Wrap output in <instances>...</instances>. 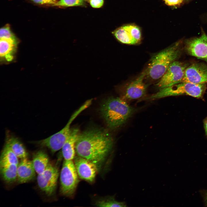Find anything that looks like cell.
<instances>
[{
  "label": "cell",
  "mask_w": 207,
  "mask_h": 207,
  "mask_svg": "<svg viewBox=\"0 0 207 207\" xmlns=\"http://www.w3.org/2000/svg\"><path fill=\"white\" fill-rule=\"evenodd\" d=\"M114 140L105 130L92 128L80 133L75 144L77 155L95 164L99 170L111 152Z\"/></svg>",
  "instance_id": "6da1fadb"
},
{
  "label": "cell",
  "mask_w": 207,
  "mask_h": 207,
  "mask_svg": "<svg viewBox=\"0 0 207 207\" xmlns=\"http://www.w3.org/2000/svg\"><path fill=\"white\" fill-rule=\"evenodd\" d=\"M100 111L108 126L115 129L126 122L133 112L134 109L124 99L111 97L104 101Z\"/></svg>",
  "instance_id": "7a4b0ae2"
},
{
  "label": "cell",
  "mask_w": 207,
  "mask_h": 207,
  "mask_svg": "<svg viewBox=\"0 0 207 207\" xmlns=\"http://www.w3.org/2000/svg\"><path fill=\"white\" fill-rule=\"evenodd\" d=\"M180 41L154 55L147 69V74L153 80L160 79L171 64L175 61L181 53Z\"/></svg>",
  "instance_id": "3957f363"
},
{
  "label": "cell",
  "mask_w": 207,
  "mask_h": 207,
  "mask_svg": "<svg viewBox=\"0 0 207 207\" xmlns=\"http://www.w3.org/2000/svg\"><path fill=\"white\" fill-rule=\"evenodd\" d=\"M206 89L205 84H195L181 82L170 87L163 88L145 99L154 100L164 97L187 95L200 98L202 96Z\"/></svg>",
  "instance_id": "277c9868"
},
{
  "label": "cell",
  "mask_w": 207,
  "mask_h": 207,
  "mask_svg": "<svg viewBox=\"0 0 207 207\" xmlns=\"http://www.w3.org/2000/svg\"><path fill=\"white\" fill-rule=\"evenodd\" d=\"M60 180L61 194L66 197H72L79 182L78 176L73 160H64Z\"/></svg>",
  "instance_id": "5b68a950"
},
{
  "label": "cell",
  "mask_w": 207,
  "mask_h": 207,
  "mask_svg": "<svg viewBox=\"0 0 207 207\" xmlns=\"http://www.w3.org/2000/svg\"><path fill=\"white\" fill-rule=\"evenodd\" d=\"M77 116L76 113H74L66 125L60 131L47 138L32 143L42 147L47 148L52 154L61 149L70 135L71 129V124Z\"/></svg>",
  "instance_id": "8992f818"
},
{
  "label": "cell",
  "mask_w": 207,
  "mask_h": 207,
  "mask_svg": "<svg viewBox=\"0 0 207 207\" xmlns=\"http://www.w3.org/2000/svg\"><path fill=\"white\" fill-rule=\"evenodd\" d=\"M59 175L57 166L49 163L46 168L38 174L37 181L40 189L48 196H51L55 193Z\"/></svg>",
  "instance_id": "52a82bcc"
},
{
  "label": "cell",
  "mask_w": 207,
  "mask_h": 207,
  "mask_svg": "<svg viewBox=\"0 0 207 207\" xmlns=\"http://www.w3.org/2000/svg\"><path fill=\"white\" fill-rule=\"evenodd\" d=\"M187 67L179 62L174 61L169 66L156 85L161 89L181 82Z\"/></svg>",
  "instance_id": "ba28073f"
},
{
  "label": "cell",
  "mask_w": 207,
  "mask_h": 207,
  "mask_svg": "<svg viewBox=\"0 0 207 207\" xmlns=\"http://www.w3.org/2000/svg\"><path fill=\"white\" fill-rule=\"evenodd\" d=\"M74 160L78 177L89 183L93 182L99 170L97 166L89 160L78 155Z\"/></svg>",
  "instance_id": "9c48e42d"
},
{
  "label": "cell",
  "mask_w": 207,
  "mask_h": 207,
  "mask_svg": "<svg viewBox=\"0 0 207 207\" xmlns=\"http://www.w3.org/2000/svg\"><path fill=\"white\" fill-rule=\"evenodd\" d=\"M185 48L189 55L207 62V35L204 32L199 37L187 40Z\"/></svg>",
  "instance_id": "30bf717a"
},
{
  "label": "cell",
  "mask_w": 207,
  "mask_h": 207,
  "mask_svg": "<svg viewBox=\"0 0 207 207\" xmlns=\"http://www.w3.org/2000/svg\"><path fill=\"white\" fill-rule=\"evenodd\" d=\"M181 82L195 84L207 83V67L203 64L195 63L187 67Z\"/></svg>",
  "instance_id": "8fae6325"
},
{
  "label": "cell",
  "mask_w": 207,
  "mask_h": 207,
  "mask_svg": "<svg viewBox=\"0 0 207 207\" xmlns=\"http://www.w3.org/2000/svg\"><path fill=\"white\" fill-rule=\"evenodd\" d=\"M147 75V69L131 82L127 87L123 97L124 99L131 100L140 98L145 94L147 85L143 81Z\"/></svg>",
  "instance_id": "7c38bea8"
},
{
  "label": "cell",
  "mask_w": 207,
  "mask_h": 207,
  "mask_svg": "<svg viewBox=\"0 0 207 207\" xmlns=\"http://www.w3.org/2000/svg\"><path fill=\"white\" fill-rule=\"evenodd\" d=\"M36 172L32 161L27 158L21 159L17 166V181L19 184L27 183L34 179Z\"/></svg>",
  "instance_id": "4fadbf2b"
},
{
  "label": "cell",
  "mask_w": 207,
  "mask_h": 207,
  "mask_svg": "<svg viewBox=\"0 0 207 207\" xmlns=\"http://www.w3.org/2000/svg\"><path fill=\"white\" fill-rule=\"evenodd\" d=\"M78 129L71 128L70 135L62 149L63 156L65 160H73L76 153L75 144L80 134Z\"/></svg>",
  "instance_id": "5bb4252c"
},
{
  "label": "cell",
  "mask_w": 207,
  "mask_h": 207,
  "mask_svg": "<svg viewBox=\"0 0 207 207\" xmlns=\"http://www.w3.org/2000/svg\"><path fill=\"white\" fill-rule=\"evenodd\" d=\"M5 143L19 158H27L28 153L24 146L17 138L7 133Z\"/></svg>",
  "instance_id": "9a60e30c"
},
{
  "label": "cell",
  "mask_w": 207,
  "mask_h": 207,
  "mask_svg": "<svg viewBox=\"0 0 207 207\" xmlns=\"http://www.w3.org/2000/svg\"><path fill=\"white\" fill-rule=\"evenodd\" d=\"M18 165L7 163H0V172L3 180L11 184L17 180Z\"/></svg>",
  "instance_id": "2e32d148"
},
{
  "label": "cell",
  "mask_w": 207,
  "mask_h": 207,
  "mask_svg": "<svg viewBox=\"0 0 207 207\" xmlns=\"http://www.w3.org/2000/svg\"><path fill=\"white\" fill-rule=\"evenodd\" d=\"M32 161L37 174L45 170L50 163L47 154L42 150H39L33 154Z\"/></svg>",
  "instance_id": "e0dca14e"
},
{
  "label": "cell",
  "mask_w": 207,
  "mask_h": 207,
  "mask_svg": "<svg viewBox=\"0 0 207 207\" xmlns=\"http://www.w3.org/2000/svg\"><path fill=\"white\" fill-rule=\"evenodd\" d=\"M18 43L12 40L0 39L1 57L5 58L8 61H12L13 58V53Z\"/></svg>",
  "instance_id": "ac0fdd59"
},
{
  "label": "cell",
  "mask_w": 207,
  "mask_h": 207,
  "mask_svg": "<svg viewBox=\"0 0 207 207\" xmlns=\"http://www.w3.org/2000/svg\"><path fill=\"white\" fill-rule=\"evenodd\" d=\"M112 33L116 38L122 43L130 45L138 43L122 26L117 28Z\"/></svg>",
  "instance_id": "d6986e66"
},
{
  "label": "cell",
  "mask_w": 207,
  "mask_h": 207,
  "mask_svg": "<svg viewBox=\"0 0 207 207\" xmlns=\"http://www.w3.org/2000/svg\"><path fill=\"white\" fill-rule=\"evenodd\" d=\"M19 158L6 143L2 151L0 159V163H7L16 164L18 165Z\"/></svg>",
  "instance_id": "ffe728a7"
},
{
  "label": "cell",
  "mask_w": 207,
  "mask_h": 207,
  "mask_svg": "<svg viewBox=\"0 0 207 207\" xmlns=\"http://www.w3.org/2000/svg\"><path fill=\"white\" fill-rule=\"evenodd\" d=\"M95 205L97 206L103 207H125L126 206L125 202L118 201L112 196L99 199L96 202Z\"/></svg>",
  "instance_id": "44dd1931"
},
{
  "label": "cell",
  "mask_w": 207,
  "mask_h": 207,
  "mask_svg": "<svg viewBox=\"0 0 207 207\" xmlns=\"http://www.w3.org/2000/svg\"><path fill=\"white\" fill-rule=\"evenodd\" d=\"M0 39H4L13 41L18 43V40L12 32L9 24H7L1 27L0 30Z\"/></svg>",
  "instance_id": "7402d4cb"
},
{
  "label": "cell",
  "mask_w": 207,
  "mask_h": 207,
  "mask_svg": "<svg viewBox=\"0 0 207 207\" xmlns=\"http://www.w3.org/2000/svg\"><path fill=\"white\" fill-rule=\"evenodd\" d=\"M130 34L132 37L138 43L141 39V33L139 28L134 25H128L122 26Z\"/></svg>",
  "instance_id": "603a6c76"
},
{
  "label": "cell",
  "mask_w": 207,
  "mask_h": 207,
  "mask_svg": "<svg viewBox=\"0 0 207 207\" xmlns=\"http://www.w3.org/2000/svg\"><path fill=\"white\" fill-rule=\"evenodd\" d=\"M84 4V0H60L52 6L69 7L82 6Z\"/></svg>",
  "instance_id": "cb8c5ba5"
},
{
  "label": "cell",
  "mask_w": 207,
  "mask_h": 207,
  "mask_svg": "<svg viewBox=\"0 0 207 207\" xmlns=\"http://www.w3.org/2000/svg\"><path fill=\"white\" fill-rule=\"evenodd\" d=\"M91 6L94 8H98L102 7L104 3L103 0H90Z\"/></svg>",
  "instance_id": "d4e9b609"
},
{
  "label": "cell",
  "mask_w": 207,
  "mask_h": 207,
  "mask_svg": "<svg viewBox=\"0 0 207 207\" xmlns=\"http://www.w3.org/2000/svg\"><path fill=\"white\" fill-rule=\"evenodd\" d=\"M32 2L37 4L44 5L45 4H51L52 5L55 3L51 0H29Z\"/></svg>",
  "instance_id": "484cf974"
},
{
  "label": "cell",
  "mask_w": 207,
  "mask_h": 207,
  "mask_svg": "<svg viewBox=\"0 0 207 207\" xmlns=\"http://www.w3.org/2000/svg\"><path fill=\"white\" fill-rule=\"evenodd\" d=\"M176 7H179L183 4L188 0H172Z\"/></svg>",
  "instance_id": "4316f807"
},
{
  "label": "cell",
  "mask_w": 207,
  "mask_h": 207,
  "mask_svg": "<svg viewBox=\"0 0 207 207\" xmlns=\"http://www.w3.org/2000/svg\"><path fill=\"white\" fill-rule=\"evenodd\" d=\"M204 125L206 133L207 135V118L205 119L204 122Z\"/></svg>",
  "instance_id": "83f0119b"
},
{
  "label": "cell",
  "mask_w": 207,
  "mask_h": 207,
  "mask_svg": "<svg viewBox=\"0 0 207 207\" xmlns=\"http://www.w3.org/2000/svg\"><path fill=\"white\" fill-rule=\"evenodd\" d=\"M205 200L206 203V204L207 205V193H206V195Z\"/></svg>",
  "instance_id": "f1b7e54d"
},
{
  "label": "cell",
  "mask_w": 207,
  "mask_h": 207,
  "mask_svg": "<svg viewBox=\"0 0 207 207\" xmlns=\"http://www.w3.org/2000/svg\"><path fill=\"white\" fill-rule=\"evenodd\" d=\"M55 3V4L57 2L56 0H51Z\"/></svg>",
  "instance_id": "f546056e"
},
{
  "label": "cell",
  "mask_w": 207,
  "mask_h": 207,
  "mask_svg": "<svg viewBox=\"0 0 207 207\" xmlns=\"http://www.w3.org/2000/svg\"></svg>",
  "instance_id": "4dcf8cb0"
}]
</instances>
